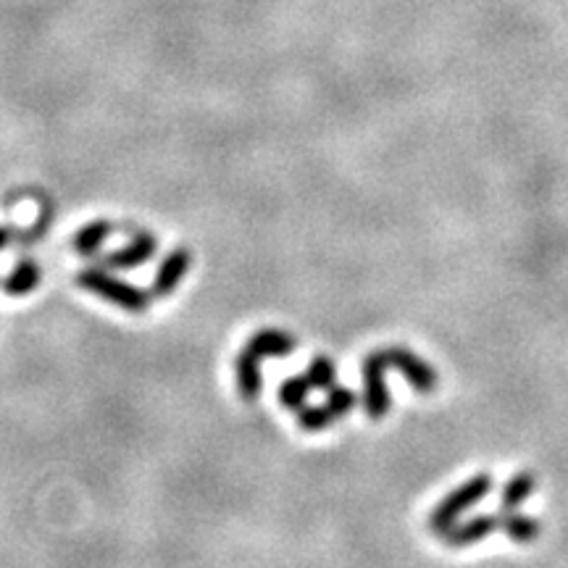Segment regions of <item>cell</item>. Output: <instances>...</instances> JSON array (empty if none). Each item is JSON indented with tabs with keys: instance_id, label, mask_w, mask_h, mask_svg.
Returning <instances> with one entry per match:
<instances>
[{
	"instance_id": "cell-1",
	"label": "cell",
	"mask_w": 568,
	"mask_h": 568,
	"mask_svg": "<svg viewBox=\"0 0 568 568\" xmlns=\"http://www.w3.org/2000/svg\"><path fill=\"white\" fill-rule=\"evenodd\" d=\"M77 284L106 303L124 308L129 313H145L150 308V295L135 284L111 277L106 269H85L77 274Z\"/></svg>"
},
{
	"instance_id": "cell-2",
	"label": "cell",
	"mask_w": 568,
	"mask_h": 568,
	"mask_svg": "<svg viewBox=\"0 0 568 568\" xmlns=\"http://www.w3.org/2000/svg\"><path fill=\"white\" fill-rule=\"evenodd\" d=\"M490 492H492L490 474H479L474 476V479H469V482L458 484L448 497H442L440 503H437V508L432 511V516H429L432 532L442 537L450 526L458 524V519H461L463 513L469 511V508H474V505L479 503V500H484Z\"/></svg>"
},
{
	"instance_id": "cell-3",
	"label": "cell",
	"mask_w": 568,
	"mask_h": 568,
	"mask_svg": "<svg viewBox=\"0 0 568 568\" xmlns=\"http://www.w3.org/2000/svg\"><path fill=\"white\" fill-rule=\"evenodd\" d=\"M390 361L384 350H374L363 358V411L371 421H379L390 411V390L384 382V371Z\"/></svg>"
},
{
	"instance_id": "cell-4",
	"label": "cell",
	"mask_w": 568,
	"mask_h": 568,
	"mask_svg": "<svg viewBox=\"0 0 568 568\" xmlns=\"http://www.w3.org/2000/svg\"><path fill=\"white\" fill-rule=\"evenodd\" d=\"M384 353H387L390 366H395L403 374L405 382L411 384L413 390L421 392V395L434 392V387H437V371L424 358H419V355L411 353L408 348H387Z\"/></svg>"
},
{
	"instance_id": "cell-5",
	"label": "cell",
	"mask_w": 568,
	"mask_h": 568,
	"mask_svg": "<svg viewBox=\"0 0 568 568\" xmlns=\"http://www.w3.org/2000/svg\"><path fill=\"white\" fill-rule=\"evenodd\" d=\"M192 266V253L187 248L171 250L169 256L164 258V263L158 266L156 279H153V292L156 298H169L171 292L177 290L179 282L185 279V274Z\"/></svg>"
},
{
	"instance_id": "cell-6",
	"label": "cell",
	"mask_w": 568,
	"mask_h": 568,
	"mask_svg": "<svg viewBox=\"0 0 568 568\" xmlns=\"http://www.w3.org/2000/svg\"><path fill=\"white\" fill-rule=\"evenodd\" d=\"M158 250L156 237L148 235V232H140L135 235V240L129 242L127 248H119L114 253L106 256V269H137L142 263L153 261Z\"/></svg>"
},
{
	"instance_id": "cell-7",
	"label": "cell",
	"mask_w": 568,
	"mask_h": 568,
	"mask_svg": "<svg viewBox=\"0 0 568 568\" xmlns=\"http://www.w3.org/2000/svg\"><path fill=\"white\" fill-rule=\"evenodd\" d=\"M497 529H500V513H497V516H476V519L471 521L450 526L448 532L442 534V540L448 542L450 547H469L476 545V542L487 540Z\"/></svg>"
},
{
	"instance_id": "cell-8",
	"label": "cell",
	"mask_w": 568,
	"mask_h": 568,
	"mask_svg": "<svg viewBox=\"0 0 568 568\" xmlns=\"http://www.w3.org/2000/svg\"><path fill=\"white\" fill-rule=\"evenodd\" d=\"M237 369V390H240L242 400L245 403H256L258 395H261V355H256L253 350L245 345L242 353L237 355L235 361Z\"/></svg>"
},
{
	"instance_id": "cell-9",
	"label": "cell",
	"mask_w": 568,
	"mask_h": 568,
	"mask_svg": "<svg viewBox=\"0 0 568 568\" xmlns=\"http://www.w3.org/2000/svg\"><path fill=\"white\" fill-rule=\"evenodd\" d=\"M248 348L261 358H284L298 348L295 337L282 329H261L248 340Z\"/></svg>"
},
{
	"instance_id": "cell-10",
	"label": "cell",
	"mask_w": 568,
	"mask_h": 568,
	"mask_svg": "<svg viewBox=\"0 0 568 568\" xmlns=\"http://www.w3.org/2000/svg\"><path fill=\"white\" fill-rule=\"evenodd\" d=\"M40 277H43V274H40V266H37L35 261L16 263L14 271H11L6 282H3V290H6V295H11V298H24V295H29L32 290H37Z\"/></svg>"
},
{
	"instance_id": "cell-11",
	"label": "cell",
	"mask_w": 568,
	"mask_h": 568,
	"mask_svg": "<svg viewBox=\"0 0 568 568\" xmlns=\"http://www.w3.org/2000/svg\"><path fill=\"white\" fill-rule=\"evenodd\" d=\"M500 529H503L513 542H534L540 537V521L532 519V516H524V513L516 511H503L500 513Z\"/></svg>"
},
{
	"instance_id": "cell-12",
	"label": "cell",
	"mask_w": 568,
	"mask_h": 568,
	"mask_svg": "<svg viewBox=\"0 0 568 568\" xmlns=\"http://www.w3.org/2000/svg\"><path fill=\"white\" fill-rule=\"evenodd\" d=\"M534 487H537V479H534V474H529V471H521V474L513 476L511 482L503 487V495H500L503 511H516L526 497L534 495Z\"/></svg>"
},
{
	"instance_id": "cell-13",
	"label": "cell",
	"mask_w": 568,
	"mask_h": 568,
	"mask_svg": "<svg viewBox=\"0 0 568 568\" xmlns=\"http://www.w3.org/2000/svg\"><path fill=\"white\" fill-rule=\"evenodd\" d=\"M108 235H111V224L108 221H90L74 237V248H77L79 256H95L100 245L108 240Z\"/></svg>"
},
{
	"instance_id": "cell-14",
	"label": "cell",
	"mask_w": 568,
	"mask_h": 568,
	"mask_svg": "<svg viewBox=\"0 0 568 568\" xmlns=\"http://www.w3.org/2000/svg\"><path fill=\"white\" fill-rule=\"evenodd\" d=\"M308 382H311L313 390H332L337 384V366L332 363V358L327 355H316L311 363H308L306 371Z\"/></svg>"
},
{
	"instance_id": "cell-15",
	"label": "cell",
	"mask_w": 568,
	"mask_h": 568,
	"mask_svg": "<svg viewBox=\"0 0 568 568\" xmlns=\"http://www.w3.org/2000/svg\"><path fill=\"white\" fill-rule=\"evenodd\" d=\"M311 390L313 387H311V382H308L306 374H303V377H290V379H284L282 387H279V400H282L284 408H290V411H300Z\"/></svg>"
},
{
	"instance_id": "cell-16",
	"label": "cell",
	"mask_w": 568,
	"mask_h": 568,
	"mask_svg": "<svg viewBox=\"0 0 568 568\" xmlns=\"http://www.w3.org/2000/svg\"><path fill=\"white\" fill-rule=\"evenodd\" d=\"M355 392L353 390H348V387H332L329 390V398H327V408H329V413L334 416V421H340L342 416H348L350 411L355 408Z\"/></svg>"
},
{
	"instance_id": "cell-17",
	"label": "cell",
	"mask_w": 568,
	"mask_h": 568,
	"mask_svg": "<svg viewBox=\"0 0 568 568\" xmlns=\"http://www.w3.org/2000/svg\"><path fill=\"white\" fill-rule=\"evenodd\" d=\"M298 424L306 429V432H321L327 426L334 424V416L329 413L327 405H319V408H300Z\"/></svg>"
},
{
	"instance_id": "cell-18",
	"label": "cell",
	"mask_w": 568,
	"mask_h": 568,
	"mask_svg": "<svg viewBox=\"0 0 568 568\" xmlns=\"http://www.w3.org/2000/svg\"><path fill=\"white\" fill-rule=\"evenodd\" d=\"M11 237H14V229H11V227H0V250L6 248L8 242H11Z\"/></svg>"
}]
</instances>
